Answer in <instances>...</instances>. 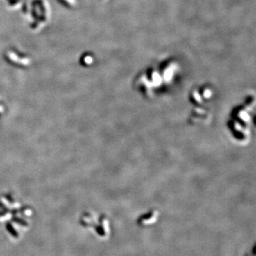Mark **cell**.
I'll return each instance as SVG.
<instances>
[]
</instances>
